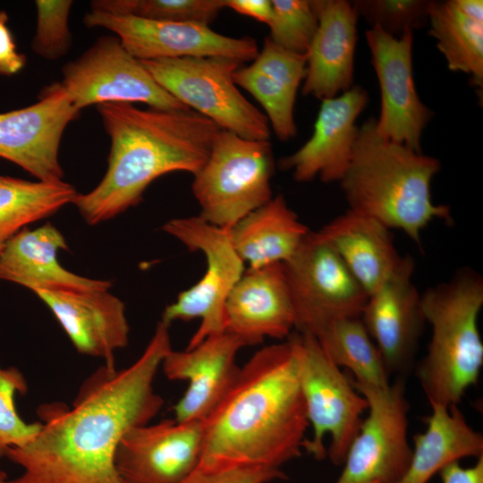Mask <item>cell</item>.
I'll return each instance as SVG.
<instances>
[{
    "label": "cell",
    "instance_id": "16",
    "mask_svg": "<svg viewBox=\"0 0 483 483\" xmlns=\"http://www.w3.org/2000/svg\"><path fill=\"white\" fill-rule=\"evenodd\" d=\"M410 255L368 295L360 319L378 349L386 370L404 378L411 369L426 324L420 294L413 284Z\"/></svg>",
    "mask_w": 483,
    "mask_h": 483
},
{
    "label": "cell",
    "instance_id": "27",
    "mask_svg": "<svg viewBox=\"0 0 483 483\" xmlns=\"http://www.w3.org/2000/svg\"><path fill=\"white\" fill-rule=\"evenodd\" d=\"M427 428L414 435L410 463L397 483H428L447 463L483 454V436L466 420L458 405L431 406Z\"/></svg>",
    "mask_w": 483,
    "mask_h": 483
},
{
    "label": "cell",
    "instance_id": "12",
    "mask_svg": "<svg viewBox=\"0 0 483 483\" xmlns=\"http://www.w3.org/2000/svg\"><path fill=\"white\" fill-rule=\"evenodd\" d=\"M60 85L76 109L106 102H141L160 110H188L163 89L118 38L103 36L62 69Z\"/></svg>",
    "mask_w": 483,
    "mask_h": 483
},
{
    "label": "cell",
    "instance_id": "13",
    "mask_svg": "<svg viewBox=\"0 0 483 483\" xmlns=\"http://www.w3.org/2000/svg\"><path fill=\"white\" fill-rule=\"evenodd\" d=\"M89 28L102 27L117 34L122 45L139 60L225 56L242 64L259 50L255 38L222 35L197 22L153 21L91 10L83 19Z\"/></svg>",
    "mask_w": 483,
    "mask_h": 483
},
{
    "label": "cell",
    "instance_id": "38",
    "mask_svg": "<svg viewBox=\"0 0 483 483\" xmlns=\"http://www.w3.org/2000/svg\"><path fill=\"white\" fill-rule=\"evenodd\" d=\"M438 475L442 483H483V454L470 467H463L460 461L445 465Z\"/></svg>",
    "mask_w": 483,
    "mask_h": 483
},
{
    "label": "cell",
    "instance_id": "39",
    "mask_svg": "<svg viewBox=\"0 0 483 483\" xmlns=\"http://www.w3.org/2000/svg\"><path fill=\"white\" fill-rule=\"evenodd\" d=\"M226 7L266 24L272 15L271 0H226Z\"/></svg>",
    "mask_w": 483,
    "mask_h": 483
},
{
    "label": "cell",
    "instance_id": "36",
    "mask_svg": "<svg viewBox=\"0 0 483 483\" xmlns=\"http://www.w3.org/2000/svg\"><path fill=\"white\" fill-rule=\"evenodd\" d=\"M285 478L282 470L263 466L198 467L181 483H267Z\"/></svg>",
    "mask_w": 483,
    "mask_h": 483
},
{
    "label": "cell",
    "instance_id": "8",
    "mask_svg": "<svg viewBox=\"0 0 483 483\" xmlns=\"http://www.w3.org/2000/svg\"><path fill=\"white\" fill-rule=\"evenodd\" d=\"M140 61L163 89L220 129L246 140H269L267 116L234 82L241 62L225 56Z\"/></svg>",
    "mask_w": 483,
    "mask_h": 483
},
{
    "label": "cell",
    "instance_id": "1",
    "mask_svg": "<svg viewBox=\"0 0 483 483\" xmlns=\"http://www.w3.org/2000/svg\"><path fill=\"white\" fill-rule=\"evenodd\" d=\"M169 326L160 320L129 367L96 369L71 406L55 402L38 407L37 436L4 453L22 468L5 483H126L115 466L116 451L129 430L148 424L164 404L154 380L172 350Z\"/></svg>",
    "mask_w": 483,
    "mask_h": 483
},
{
    "label": "cell",
    "instance_id": "25",
    "mask_svg": "<svg viewBox=\"0 0 483 483\" xmlns=\"http://www.w3.org/2000/svg\"><path fill=\"white\" fill-rule=\"evenodd\" d=\"M316 233L337 253L368 295L386 280L402 257L389 228L351 209Z\"/></svg>",
    "mask_w": 483,
    "mask_h": 483
},
{
    "label": "cell",
    "instance_id": "26",
    "mask_svg": "<svg viewBox=\"0 0 483 483\" xmlns=\"http://www.w3.org/2000/svg\"><path fill=\"white\" fill-rule=\"evenodd\" d=\"M309 232L281 194L230 229L233 246L250 269L287 261Z\"/></svg>",
    "mask_w": 483,
    "mask_h": 483
},
{
    "label": "cell",
    "instance_id": "14",
    "mask_svg": "<svg viewBox=\"0 0 483 483\" xmlns=\"http://www.w3.org/2000/svg\"><path fill=\"white\" fill-rule=\"evenodd\" d=\"M365 35L381 93L377 131L385 139L422 152V132L434 113L422 103L415 88L413 30L406 29L402 36L394 37L373 26Z\"/></svg>",
    "mask_w": 483,
    "mask_h": 483
},
{
    "label": "cell",
    "instance_id": "3",
    "mask_svg": "<svg viewBox=\"0 0 483 483\" xmlns=\"http://www.w3.org/2000/svg\"><path fill=\"white\" fill-rule=\"evenodd\" d=\"M97 109L111 141L107 170L95 189L72 201L89 225L136 206L165 174H196L222 130L191 109H140L128 102H106Z\"/></svg>",
    "mask_w": 483,
    "mask_h": 483
},
{
    "label": "cell",
    "instance_id": "40",
    "mask_svg": "<svg viewBox=\"0 0 483 483\" xmlns=\"http://www.w3.org/2000/svg\"><path fill=\"white\" fill-rule=\"evenodd\" d=\"M453 3L466 17L483 23V2L481 0H453Z\"/></svg>",
    "mask_w": 483,
    "mask_h": 483
},
{
    "label": "cell",
    "instance_id": "17",
    "mask_svg": "<svg viewBox=\"0 0 483 483\" xmlns=\"http://www.w3.org/2000/svg\"><path fill=\"white\" fill-rule=\"evenodd\" d=\"M202 421L164 419L129 430L115 454L126 483H181L199 466Z\"/></svg>",
    "mask_w": 483,
    "mask_h": 483
},
{
    "label": "cell",
    "instance_id": "31",
    "mask_svg": "<svg viewBox=\"0 0 483 483\" xmlns=\"http://www.w3.org/2000/svg\"><path fill=\"white\" fill-rule=\"evenodd\" d=\"M90 5L115 15L208 25L226 7V0H97Z\"/></svg>",
    "mask_w": 483,
    "mask_h": 483
},
{
    "label": "cell",
    "instance_id": "18",
    "mask_svg": "<svg viewBox=\"0 0 483 483\" xmlns=\"http://www.w3.org/2000/svg\"><path fill=\"white\" fill-rule=\"evenodd\" d=\"M248 346L237 335L224 332L207 337L182 352L173 349L161 367L170 380H187L188 388L174 406L177 421H203L234 382L240 368L238 352Z\"/></svg>",
    "mask_w": 483,
    "mask_h": 483
},
{
    "label": "cell",
    "instance_id": "2",
    "mask_svg": "<svg viewBox=\"0 0 483 483\" xmlns=\"http://www.w3.org/2000/svg\"><path fill=\"white\" fill-rule=\"evenodd\" d=\"M309 427L294 342L265 346L202 421L201 468L281 466L301 455Z\"/></svg>",
    "mask_w": 483,
    "mask_h": 483
},
{
    "label": "cell",
    "instance_id": "41",
    "mask_svg": "<svg viewBox=\"0 0 483 483\" xmlns=\"http://www.w3.org/2000/svg\"><path fill=\"white\" fill-rule=\"evenodd\" d=\"M7 479L6 473L0 469V483H5Z\"/></svg>",
    "mask_w": 483,
    "mask_h": 483
},
{
    "label": "cell",
    "instance_id": "10",
    "mask_svg": "<svg viewBox=\"0 0 483 483\" xmlns=\"http://www.w3.org/2000/svg\"><path fill=\"white\" fill-rule=\"evenodd\" d=\"M283 266L297 332L315 335L335 319L361 317L368 293L316 232Z\"/></svg>",
    "mask_w": 483,
    "mask_h": 483
},
{
    "label": "cell",
    "instance_id": "20",
    "mask_svg": "<svg viewBox=\"0 0 483 483\" xmlns=\"http://www.w3.org/2000/svg\"><path fill=\"white\" fill-rule=\"evenodd\" d=\"M50 309L77 352L114 368V352L127 346L130 326L124 303L105 289L41 290L35 292Z\"/></svg>",
    "mask_w": 483,
    "mask_h": 483
},
{
    "label": "cell",
    "instance_id": "19",
    "mask_svg": "<svg viewBox=\"0 0 483 483\" xmlns=\"http://www.w3.org/2000/svg\"><path fill=\"white\" fill-rule=\"evenodd\" d=\"M369 101L366 89L353 85L339 97L321 100L311 137L294 153L279 161L293 179L340 182L352 153L359 127L355 122Z\"/></svg>",
    "mask_w": 483,
    "mask_h": 483
},
{
    "label": "cell",
    "instance_id": "37",
    "mask_svg": "<svg viewBox=\"0 0 483 483\" xmlns=\"http://www.w3.org/2000/svg\"><path fill=\"white\" fill-rule=\"evenodd\" d=\"M8 14L0 11V75L13 76L26 65L27 58L17 50L14 38L8 25Z\"/></svg>",
    "mask_w": 483,
    "mask_h": 483
},
{
    "label": "cell",
    "instance_id": "23",
    "mask_svg": "<svg viewBox=\"0 0 483 483\" xmlns=\"http://www.w3.org/2000/svg\"><path fill=\"white\" fill-rule=\"evenodd\" d=\"M67 250L61 232L50 223L21 229L0 252V280L13 282L36 292L41 290H109V281L91 279L63 267L57 252Z\"/></svg>",
    "mask_w": 483,
    "mask_h": 483
},
{
    "label": "cell",
    "instance_id": "30",
    "mask_svg": "<svg viewBox=\"0 0 483 483\" xmlns=\"http://www.w3.org/2000/svg\"><path fill=\"white\" fill-rule=\"evenodd\" d=\"M313 336L335 365L352 373L354 382L378 388L391 383L380 352L360 318L335 319Z\"/></svg>",
    "mask_w": 483,
    "mask_h": 483
},
{
    "label": "cell",
    "instance_id": "34",
    "mask_svg": "<svg viewBox=\"0 0 483 483\" xmlns=\"http://www.w3.org/2000/svg\"><path fill=\"white\" fill-rule=\"evenodd\" d=\"M358 16L371 27L400 37L406 29L415 30L428 23V0H354L351 1Z\"/></svg>",
    "mask_w": 483,
    "mask_h": 483
},
{
    "label": "cell",
    "instance_id": "33",
    "mask_svg": "<svg viewBox=\"0 0 483 483\" xmlns=\"http://www.w3.org/2000/svg\"><path fill=\"white\" fill-rule=\"evenodd\" d=\"M28 384L24 375L15 367L0 366V457L12 447H21L30 443L38 434L40 421L28 423L16 411L14 396L27 393Z\"/></svg>",
    "mask_w": 483,
    "mask_h": 483
},
{
    "label": "cell",
    "instance_id": "35",
    "mask_svg": "<svg viewBox=\"0 0 483 483\" xmlns=\"http://www.w3.org/2000/svg\"><path fill=\"white\" fill-rule=\"evenodd\" d=\"M37 29L31 48L45 59L64 56L72 45L69 30L71 0H37Z\"/></svg>",
    "mask_w": 483,
    "mask_h": 483
},
{
    "label": "cell",
    "instance_id": "5",
    "mask_svg": "<svg viewBox=\"0 0 483 483\" xmlns=\"http://www.w3.org/2000/svg\"><path fill=\"white\" fill-rule=\"evenodd\" d=\"M420 300L431 338L417 377L430 406H456L478 383L483 366L478 326L483 278L472 269H460L448 281L427 289Z\"/></svg>",
    "mask_w": 483,
    "mask_h": 483
},
{
    "label": "cell",
    "instance_id": "29",
    "mask_svg": "<svg viewBox=\"0 0 483 483\" xmlns=\"http://www.w3.org/2000/svg\"><path fill=\"white\" fill-rule=\"evenodd\" d=\"M77 194L64 182H30L0 174V252L26 225L72 203Z\"/></svg>",
    "mask_w": 483,
    "mask_h": 483
},
{
    "label": "cell",
    "instance_id": "6",
    "mask_svg": "<svg viewBox=\"0 0 483 483\" xmlns=\"http://www.w3.org/2000/svg\"><path fill=\"white\" fill-rule=\"evenodd\" d=\"M275 171L269 140L243 139L221 130L209 156L194 174L192 193L207 222L231 229L272 197Z\"/></svg>",
    "mask_w": 483,
    "mask_h": 483
},
{
    "label": "cell",
    "instance_id": "4",
    "mask_svg": "<svg viewBox=\"0 0 483 483\" xmlns=\"http://www.w3.org/2000/svg\"><path fill=\"white\" fill-rule=\"evenodd\" d=\"M440 167L438 159L383 138L370 117L358 129L339 182L349 209L402 230L421 247L420 233L432 221H453L450 207L432 200L431 182Z\"/></svg>",
    "mask_w": 483,
    "mask_h": 483
},
{
    "label": "cell",
    "instance_id": "21",
    "mask_svg": "<svg viewBox=\"0 0 483 483\" xmlns=\"http://www.w3.org/2000/svg\"><path fill=\"white\" fill-rule=\"evenodd\" d=\"M225 314V332L248 345L265 337H288L295 319L283 263L245 271L226 300Z\"/></svg>",
    "mask_w": 483,
    "mask_h": 483
},
{
    "label": "cell",
    "instance_id": "7",
    "mask_svg": "<svg viewBox=\"0 0 483 483\" xmlns=\"http://www.w3.org/2000/svg\"><path fill=\"white\" fill-rule=\"evenodd\" d=\"M298 374L312 436L302 449L316 460L326 456L342 466L361 427L366 398L324 352L317 339L303 333L291 334Z\"/></svg>",
    "mask_w": 483,
    "mask_h": 483
},
{
    "label": "cell",
    "instance_id": "15",
    "mask_svg": "<svg viewBox=\"0 0 483 483\" xmlns=\"http://www.w3.org/2000/svg\"><path fill=\"white\" fill-rule=\"evenodd\" d=\"M79 114L60 83L51 84L35 104L0 114V157L38 181L63 182L59 146L66 126Z\"/></svg>",
    "mask_w": 483,
    "mask_h": 483
},
{
    "label": "cell",
    "instance_id": "24",
    "mask_svg": "<svg viewBox=\"0 0 483 483\" xmlns=\"http://www.w3.org/2000/svg\"><path fill=\"white\" fill-rule=\"evenodd\" d=\"M306 67L307 54L288 51L267 38L250 64L241 66L233 75L235 84L261 105L269 126L282 141L297 132L294 105Z\"/></svg>",
    "mask_w": 483,
    "mask_h": 483
},
{
    "label": "cell",
    "instance_id": "22",
    "mask_svg": "<svg viewBox=\"0 0 483 483\" xmlns=\"http://www.w3.org/2000/svg\"><path fill=\"white\" fill-rule=\"evenodd\" d=\"M318 29L307 52L302 95L320 100L353 85L358 14L345 0H311Z\"/></svg>",
    "mask_w": 483,
    "mask_h": 483
},
{
    "label": "cell",
    "instance_id": "32",
    "mask_svg": "<svg viewBox=\"0 0 483 483\" xmlns=\"http://www.w3.org/2000/svg\"><path fill=\"white\" fill-rule=\"evenodd\" d=\"M269 38L288 51L307 54L318 29V18L309 0H271Z\"/></svg>",
    "mask_w": 483,
    "mask_h": 483
},
{
    "label": "cell",
    "instance_id": "28",
    "mask_svg": "<svg viewBox=\"0 0 483 483\" xmlns=\"http://www.w3.org/2000/svg\"><path fill=\"white\" fill-rule=\"evenodd\" d=\"M428 23L448 68L470 75L472 86L482 91L483 23L462 14L453 0L429 1Z\"/></svg>",
    "mask_w": 483,
    "mask_h": 483
},
{
    "label": "cell",
    "instance_id": "9",
    "mask_svg": "<svg viewBox=\"0 0 483 483\" xmlns=\"http://www.w3.org/2000/svg\"><path fill=\"white\" fill-rule=\"evenodd\" d=\"M162 229L190 250L201 251L207 261L202 278L181 292L165 307L161 318L169 326L176 320L200 319L186 348L191 349L208 336L225 332V302L245 272L244 261L233 246L230 229L214 225L199 216L171 219Z\"/></svg>",
    "mask_w": 483,
    "mask_h": 483
},
{
    "label": "cell",
    "instance_id": "11",
    "mask_svg": "<svg viewBox=\"0 0 483 483\" xmlns=\"http://www.w3.org/2000/svg\"><path fill=\"white\" fill-rule=\"evenodd\" d=\"M350 379L366 398L369 413L335 483H397L412 455L408 439L410 405L404 378L396 377L383 388Z\"/></svg>",
    "mask_w": 483,
    "mask_h": 483
}]
</instances>
